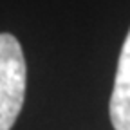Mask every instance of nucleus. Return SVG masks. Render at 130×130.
I'll return each mask as SVG.
<instances>
[{"label":"nucleus","mask_w":130,"mask_h":130,"mask_svg":"<svg viewBox=\"0 0 130 130\" xmlns=\"http://www.w3.org/2000/svg\"><path fill=\"white\" fill-rule=\"evenodd\" d=\"M108 114L114 130H130V29L119 53Z\"/></svg>","instance_id":"nucleus-2"},{"label":"nucleus","mask_w":130,"mask_h":130,"mask_svg":"<svg viewBox=\"0 0 130 130\" xmlns=\"http://www.w3.org/2000/svg\"><path fill=\"white\" fill-rule=\"evenodd\" d=\"M25 58L20 42L0 32V130H11L25 98Z\"/></svg>","instance_id":"nucleus-1"}]
</instances>
